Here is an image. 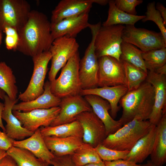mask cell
Instances as JSON below:
<instances>
[{"label": "cell", "mask_w": 166, "mask_h": 166, "mask_svg": "<svg viewBox=\"0 0 166 166\" xmlns=\"http://www.w3.org/2000/svg\"><path fill=\"white\" fill-rule=\"evenodd\" d=\"M50 23L44 14L31 10L25 25L18 32L19 41L16 51L32 57L49 51L54 40Z\"/></svg>", "instance_id": "cell-1"}, {"label": "cell", "mask_w": 166, "mask_h": 166, "mask_svg": "<svg viewBox=\"0 0 166 166\" xmlns=\"http://www.w3.org/2000/svg\"><path fill=\"white\" fill-rule=\"evenodd\" d=\"M154 101L153 87L146 81L137 89L128 91L119 102L122 108V113L119 121L122 125L135 118L143 120H148Z\"/></svg>", "instance_id": "cell-2"}, {"label": "cell", "mask_w": 166, "mask_h": 166, "mask_svg": "<svg viewBox=\"0 0 166 166\" xmlns=\"http://www.w3.org/2000/svg\"><path fill=\"white\" fill-rule=\"evenodd\" d=\"M152 126L148 120L135 118L108 136L101 144L113 149L130 151L139 139L148 133Z\"/></svg>", "instance_id": "cell-3"}, {"label": "cell", "mask_w": 166, "mask_h": 166, "mask_svg": "<svg viewBox=\"0 0 166 166\" xmlns=\"http://www.w3.org/2000/svg\"><path fill=\"white\" fill-rule=\"evenodd\" d=\"M80 60L78 51L62 68L58 77L49 81L51 92L55 96L62 98L80 94L82 89L79 75Z\"/></svg>", "instance_id": "cell-4"}, {"label": "cell", "mask_w": 166, "mask_h": 166, "mask_svg": "<svg viewBox=\"0 0 166 166\" xmlns=\"http://www.w3.org/2000/svg\"><path fill=\"white\" fill-rule=\"evenodd\" d=\"M101 26V22L90 24L89 27L92 35L91 42L86 48L84 55L80 60L79 75L82 89H86L98 87V63L95 52L94 41L96 36Z\"/></svg>", "instance_id": "cell-5"}, {"label": "cell", "mask_w": 166, "mask_h": 166, "mask_svg": "<svg viewBox=\"0 0 166 166\" xmlns=\"http://www.w3.org/2000/svg\"><path fill=\"white\" fill-rule=\"evenodd\" d=\"M125 26L118 25L101 26L96 36L95 52L97 58L109 56L120 61L122 34Z\"/></svg>", "instance_id": "cell-6"}, {"label": "cell", "mask_w": 166, "mask_h": 166, "mask_svg": "<svg viewBox=\"0 0 166 166\" xmlns=\"http://www.w3.org/2000/svg\"><path fill=\"white\" fill-rule=\"evenodd\" d=\"M31 6L26 0H0V30L7 26L18 32L27 21Z\"/></svg>", "instance_id": "cell-7"}, {"label": "cell", "mask_w": 166, "mask_h": 166, "mask_svg": "<svg viewBox=\"0 0 166 166\" xmlns=\"http://www.w3.org/2000/svg\"><path fill=\"white\" fill-rule=\"evenodd\" d=\"M34 69L29 83L25 91L20 93L18 99L23 102L34 100L44 91V81L48 71V65L51 60L49 51L43 52L33 57Z\"/></svg>", "instance_id": "cell-8"}, {"label": "cell", "mask_w": 166, "mask_h": 166, "mask_svg": "<svg viewBox=\"0 0 166 166\" xmlns=\"http://www.w3.org/2000/svg\"><path fill=\"white\" fill-rule=\"evenodd\" d=\"M123 42L131 44L143 52L166 47L161 32H156L134 25H126L122 34Z\"/></svg>", "instance_id": "cell-9"}, {"label": "cell", "mask_w": 166, "mask_h": 166, "mask_svg": "<svg viewBox=\"0 0 166 166\" xmlns=\"http://www.w3.org/2000/svg\"><path fill=\"white\" fill-rule=\"evenodd\" d=\"M79 47L75 38L64 36L53 40L49 50L51 55V64L48 74L49 81L56 79L58 71L78 51Z\"/></svg>", "instance_id": "cell-10"}, {"label": "cell", "mask_w": 166, "mask_h": 166, "mask_svg": "<svg viewBox=\"0 0 166 166\" xmlns=\"http://www.w3.org/2000/svg\"><path fill=\"white\" fill-rule=\"evenodd\" d=\"M98 87L120 85L127 86L123 62L109 56L98 59Z\"/></svg>", "instance_id": "cell-11"}, {"label": "cell", "mask_w": 166, "mask_h": 166, "mask_svg": "<svg viewBox=\"0 0 166 166\" xmlns=\"http://www.w3.org/2000/svg\"><path fill=\"white\" fill-rule=\"evenodd\" d=\"M83 129V142L95 148L107 137L104 124L92 111L83 112L76 117Z\"/></svg>", "instance_id": "cell-12"}, {"label": "cell", "mask_w": 166, "mask_h": 166, "mask_svg": "<svg viewBox=\"0 0 166 166\" xmlns=\"http://www.w3.org/2000/svg\"><path fill=\"white\" fill-rule=\"evenodd\" d=\"M59 106L49 109H37L24 112L12 111L14 116L19 121L22 126L34 132L40 126H50L59 114Z\"/></svg>", "instance_id": "cell-13"}, {"label": "cell", "mask_w": 166, "mask_h": 166, "mask_svg": "<svg viewBox=\"0 0 166 166\" xmlns=\"http://www.w3.org/2000/svg\"><path fill=\"white\" fill-rule=\"evenodd\" d=\"M102 6L108 3L107 0H62L52 11L51 23H56L66 18L89 13L93 4Z\"/></svg>", "instance_id": "cell-14"}, {"label": "cell", "mask_w": 166, "mask_h": 166, "mask_svg": "<svg viewBox=\"0 0 166 166\" xmlns=\"http://www.w3.org/2000/svg\"><path fill=\"white\" fill-rule=\"evenodd\" d=\"M59 106L60 112L50 126L72 122L76 120L77 117L81 113L93 111L88 103L80 94L61 98Z\"/></svg>", "instance_id": "cell-15"}, {"label": "cell", "mask_w": 166, "mask_h": 166, "mask_svg": "<svg viewBox=\"0 0 166 166\" xmlns=\"http://www.w3.org/2000/svg\"><path fill=\"white\" fill-rule=\"evenodd\" d=\"M146 80L152 85L154 91V103L148 120L156 126L163 115L166 113V75L148 71Z\"/></svg>", "instance_id": "cell-16"}, {"label": "cell", "mask_w": 166, "mask_h": 166, "mask_svg": "<svg viewBox=\"0 0 166 166\" xmlns=\"http://www.w3.org/2000/svg\"><path fill=\"white\" fill-rule=\"evenodd\" d=\"M89 13L66 18L56 23H50L51 34L53 40L65 36L75 38L81 31L89 27Z\"/></svg>", "instance_id": "cell-17"}, {"label": "cell", "mask_w": 166, "mask_h": 166, "mask_svg": "<svg viewBox=\"0 0 166 166\" xmlns=\"http://www.w3.org/2000/svg\"><path fill=\"white\" fill-rule=\"evenodd\" d=\"M4 106L2 118L6 123L5 132L10 138L16 140H23L25 137L32 136L34 132L23 128L19 121L12 113V108L18 99L11 100L7 95L4 97Z\"/></svg>", "instance_id": "cell-18"}, {"label": "cell", "mask_w": 166, "mask_h": 166, "mask_svg": "<svg viewBox=\"0 0 166 166\" xmlns=\"http://www.w3.org/2000/svg\"><path fill=\"white\" fill-rule=\"evenodd\" d=\"M84 98L91 106L93 111L104 124L107 136L122 127L119 121L114 120L110 114L109 111L111 107L107 101L93 95H85Z\"/></svg>", "instance_id": "cell-19"}, {"label": "cell", "mask_w": 166, "mask_h": 166, "mask_svg": "<svg viewBox=\"0 0 166 166\" xmlns=\"http://www.w3.org/2000/svg\"><path fill=\"white\" fill-rule=\"evenodd\" d=\"M128 91L125 85L112 86H104L89 89H81L80 94L85 96L88 95H95L106 100L110 107L111 116L114 119L117 116L119 107L118 104L121 98Z\"/></svg>", "instance_id": "cell-20"}, {"label": "cell", "mask_w": 166, "mask_h": 166, "mask_svg": "<svg viewBox=\"0 0 166 166\" xmlns=\"http://www.w3.org/2000/svg\"><path fill=\"white\" fill-rule=\"evenodd\" d=\"M13 146L26 149L38 158L49 164L50 161L54 157L47 148L39 128L26 139L14 140Z\"/></svg>", "instance_id": "cell-21"}, {"label": "cell", "mask_w": 166, "mask_h": 166, "mask_svg": "<svg viewBox=\"0 0 166 166\" xmlns=\"http://www.w3.org/2000/svg\"><path fill=\"white\" fill-rule=\"evenodd\" d=\"M43 93L34 100L22 102L15 104L12 111L27 112L37 109H49L59 106L61 98L57 97L51 92L49 81H47L44 85Z\"/></svg>", "instance_id": "cell-22"}, {"label": "cell", "mask_w": 166, "mask_h": 166, "mask_svg": "<svg viewBox=\"0 0 166 166\" xmlns=\"http://www.w3.org/2000/svg\"><path fill=\"white\" fill-rule=\"evenodd\" d=\"M49 150L55 156L72 155L83 143L82 138L74 136L43 137Z\"/></svg>", "instance_id": "cell-23"}, {"label": "cell", "mask_w": 166, "mask_h": 166, "mask_svg": "<svg viewBox=\"0 0 166 166\" xmlns=\"http://www.w3.org/2000/svg\"><path fill=\"white\" fill-rule=\"evenodd\" d=\"M156 126L153 125L149 132L139 139L129 151L124 160L137 164L142 163L152 151Z\"/></svg>", "instance_id": "cell-24"}, {"label": "cell", "mask_w": 166, "mask_h": 166, "mask_svg": "<svg viewBox=\"0 0 166 166\" xmlns=\"http://www.w3.org/2000/svg\"><path fill=\"white\" fill-rule=\"evenodd\" d=\"M152 151L150 155L155 166H162L166 162V113L157 124Z\"/></svg>", "instance_id": "cell-25"}, {"label": "cell", "mask_w": 166, "mask_h": 166, "mask_svg": "<svg viewBox=\"0 0 166 166\" xmlns=\"http://www.w3.org/2000/svg\"><path fill=\"white\" fill-rule=\"evenodd\" d=\"M39 128L43 137L74 136L82 138L83 136L82 127L77 120L71 123L53 126H42Z\"/></svg>", "instance_id": "cell-26"}, {"label": "cell", "mask_w": 166, "mask_h": 166, "mask_svg": "<svg viewBox=\"0 0 166 166\" xmlns=\"http://www.w3.org/2000/svg\"><path fill=\"white\" fill-rule=\"evenodd\" d=\"M109 9L106 20L102 26H106L118 25H134L139 21L145 17V16L134 15L128 14L118 9L114 0H109Z\"/></svg>", "instance_id": "cell-27"}, {"label": "cell", "mask_w": 166, "mask_h": 166, "mask_svg": "<svg viewBox=\"0 0 166 166\" xmlns=\"http://www.w3.org/2000/svg\"><path fill=\"white\" fill-rule=\"evenodd\" d=\"M16 83L12 69L5 62H0V88L12 100L17 99L18 91Z\"/></svg>", "instance_id": "cell-28"}, {"label": "cell", "mask_w": 166, "mask_h": 166, "mask_svg": "<svg viewBox=\"0 0 166 166\" xmlns=\"http://www.w3.org/2000/svg\"><path fill=\"white\" fill-rule=\"evenodd\" d=\"M6 152L14 160L18 166H49V163L38 158L25 149L12 146Z\"/></svg>", "instance_id": "cell-29"}, {"label": "cell", "mask_w": 166, "mask_h": 166, "mask_svg": "<svg viewBox=\"0 0 166 166\" xmlns=\"http://www.w3.org/2000/svg\"><path fill=\"white\" fill-rule=\"evenodd\" d=\"M121 50L120 60L127 62L148 73L142 57L141 50L133 45L124 42L121 43Z\"/></svg>", "instance_id": "cell-30"}, {"label": "cell", "mask_w": 166, "mask_h": 166, "mask_svg": "<svg viewBox=\"0 0 166 166\" xmlns=\"http://www.w3.org/2000/svg\"><path fill=\"white\" fill-rule=\"evenodd\" d=\"M71 155L77 166H82L102 161L94 148L84 143Z\"/></svg>", "instance_id": "cell-31"}, {"label": "cell", "mask_w": 166, "mask_h": 166, "mask_svg": "<svg viewBox=\"0 0 166 166\" xmlns=\"http://www.w3.org/2000/svg\"><path fill=\"white\" fill-rule=\"evenodd\" d=\"M122 61L128 91L137 89L146 80L148 73L127 62Z\"/></svg>", "instance_id": "cell-32"}, {"label": "cell", "mask_w": 166, "mask_h": 166, "mask_svg": "<svg viewBox=\"0 0 166 166\" xmlns=\"http://www.w3.org/2000/svg\"><path fill=\"white\" fill-rule=\"evenodd\" d=\"M142 57L147 70L155 72L166 64V47L143 52Z\"/></svg>", "instance_id": "cell-33"}, {"label": "cell", "mask_w": 166, "mask_h": 166, "mask_svg": "<svg viewBox=\"0 0 166 166\" xmlns=\"http://www.w3.org/2000/svg\"><path fill=\"white\" fill-rule=\"evenodd\" d=\"M145 17L142 21L145 22L151 21L154 22L160 29L165 41L166 42V29L164 20L159 12L156 9L155 2H153L148 3Z\"/></svg>", "instance_id": "cell-34"}, {"label": "cell", "mask_w": 166, "mask_h": 166, "mask_svg": "<svg viewBox=\"0 0 166 166\" xmlns=\"http://www.w3.org/2000/svg\"><path fill=\"white\" fill-rule=\"evenodd\" d=\"M95 148L100 158L104 161L124 160L129 151L113 149L107 148L101 144L98 145Z\"/></svg>", "instance_id": "cell-35"}, {"label": "cell", "mask_w": 166, "mask_h": 166, "mask_svg": "<svg viewBox=\"0 0 166 166\" xmlns=\"http://www.w3.org/2000/svg\"><path fill=\"white\" fill-rule=\"evenodd\" d=\"M6 34V47L8 50L16 51L19 41L18 31L13 28L7 26L3 31Z\"/></svg>", "instance_id": "cell-36"}, {"label": "cell", "mask_w": 166, "mask_h": 166, "mask_svg": "<svg viewBox=\"0 0 166 166\" xmlns=\"http://www.w3.org/2000/svg\"><path fill=\"white\" fill-rule=\"evenodd\" d=\"M115 4L120 10L128 14L136 15V7L143 2L142 0H115Z\"/></svg>", "instance_id": "cell-37"}, {"label": "cell", "mask_w": 166, "mask_h": 166, "mask_svg": "<svg viewBox=\"0 0 166 166\" xmlns=\"http://www.w3.org/2000/svg\"><path fill=\"white\" fill-rule=\"evenodd\" d=\"M50 164L53 166H77L73 160L71 155L54 156L50 161Z\"/></svg>", "instance_id": "cell-38"}, {"label": "cell", "mask_w": 166, "mask_h": 166, "mask_svg": "<svg viewBox=\"0 0 166 166\" xmlns=\"http://www.w3.org/2000/svg\"><path fill=\"white\" fill-rule=\"evenodd\" d=\"M14 140L9 137L5 132L0 130V149L6 151L13 146Z\"/></svg>", "instance_id": "cell-39"}, {"label": "cell", "mask_w": 166, "mask_h": 166, "mask_svg": "<svg viewBox=\"0 0 166 166\" xmlns=\"http://www.w3.org/2000/svg\"><path fill=\"white\" fill-rule=\"evenodd\" d=\"M106 166H141L134 162L123 159H119L110 161H104Z\"/></svg>", "instance_id": "cell-40"}, {"label": "cell", "mask_w": 166, "mask_h": 166, "mask_svg": "<svg viewBox=\"0 0 166 166\" xmlns=\"http://www.w3.org/2000/svg\"><path fill=\"white\" fill-rule=\"evenodd\" d=\"M0 166H18L14 160L7 155L0 160Z\"/></svg>", "instance_id": "cell-41"}, {"label": "cell", "mask_w": 166, "mask_h": 166, "mask_svg": "<svg viewBox=\"0 0 166 166\" xmlns=\"http://www.w3.org/2000/svg\"><path fill=\"white\" fill-rule=\"evenodd\" d=\"M156 9L160 13L164 20V24L166 26V8L161 3L158 2L156 6Z\"/></svg>", "instance_id": "cell-42"}, {"label": "cell", "mask_w": 166, "mask_h": 166, "mask_svg": "<svg viewBox=\"0 0 166 166\" xmlns=\"http://www.w3.org/2000/svg\"><path fill=\"white\" fill-rule=\"evenodd\" d=\"M4 104L0 102V127L3 130V132H5V127L4 126L2 121V115L4 108Z\"/></svg>", "instance_id": "cell-43"}, {"label": "cell", "mask_w": 166, "mask_h": 166, "mask_svg": "<svg viewBox=\"0 0 166 166\" xmlns=\"http://www.w3.org/2000/svg\"><path fill=\"white\" fill-rule=\"evenodd\" d=\"M155 72L158 74L166 75V64L157 69Z\"/></svg>", "instance_id": "cell-44"}, {"label": "cell", "mask_w": 166, "mask_h": 166, "mask_svg": "<svg viewBox=\"0 0 166 166\" xmlns=\"http://www.w3.org/2000/svg\"><path fill=\"white\" fill-rule=\"evenodd\" d=\"M82 166H106L104 162H101L97 163H91L87 164Z\"/></svg>", "instance_id": "cell-45"}, {"label": "cell", "mask_w": 166, "mask_h": 166, "mask_svg": "<svg viewBox=\"0 0 166 166\" xmlns=\"http://www.w3.org/2000/svg\"><path fill=\"white\" fill-rule=\"evenodd\" d=\"M7 155L6 151L0 149V160Z\"/></svg>", "instance_id": "cell-46"}, {"label": "cell", "mask_w": 166, "mask_h": 166, "mask_svg": "<svg viewBox=\"0 0 166 166\" xmlns=\"http://www.w3.org/2000/svg\"><path fill=\"white\" fill-rule=\"evenodd\" d=\"M141 165V166H155L150 160H148L146 163Z\"/></svg>", "instance_id": "cell-47"}, {"label": "cell", "mask_w": 166, "mask_h": 166, "mask_svg": "<svg viewBox=\"0 0 166 166\" xmlns=\"http://www.w3.org/2000/svg\"><path fill=\"white\" fill-rule=\"evenodd\" d=\"M5 94V93H3V92L2 91L0 90V98H1L2 99H4V95Z\"/></svg>", "instance_id": "cell-48"}, {"label": "cell", "mask_w": 166, "mask_h": 166, "mask_svg": "<svg viewBox=\"0 0 166 166\" xmlns=\"http://www.w3.org/2000/svg\"><path fill=\"white\" fill-rule=\"evenodd\" d=\"M2 32L0 30V45L2 42Z\"/></svg>", "instance_id": "cell-49"}]
</instances>
